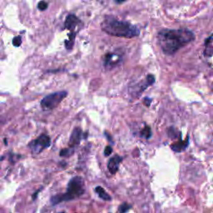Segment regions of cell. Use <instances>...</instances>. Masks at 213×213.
Masks as SVG:
<instances>
[{
  "label": "cell",
  "instance_id": "6da1fadb",
  "mask_svg": "<svg viewBox=\"0 0 213 213\" xmlns=\"http://www.w3.org/2000/svg\"><path fill=\"white\" fill-rule=\"evenodd\" d=\"M158 43L164 53L173 55L180 48L195 39V34L186 28L162 29L157 35Z\"/></svg>",
  "mask_w": 213,
  "mask_h": 213
},
{
  "label": "cell",
  "instance_id": "7a4b0ae2",
  "mask_svg": "<svg viewBox=\"0 0 213 213\" xmlns=\"http://www.w3.org/2000/svg\"><path fill=\"white\" fill-rule=\"evenodd\" d=\"M102 29L110 35L126 38H132L140 34V30L136 26L111 16H106L104 18L102 23Z\"/></svg>",
  "mask_w": 213,
  "mask_h": 213
},
{
  "label": "cell",
  "instance_id": "3957f363",
  "mask_svg": "<svg viewBox=\"0 0 213 213\" xmlns=\"http://www.w3.org/2000/svg\"><path fill=\"white\" fill-rule=\"evenodd\" d=\"M85 192L84 181L81 176H74L70 180L67 186V192L53 196L50 199V202L53 206L63 202H68L83 196Z\"/></svg>",
  "mask_w": 213,
  "mask_h": 213
},
{
  "label": "cell",
  "instance_id": "277c9868",
  "mask_svg": "<svg viewBox=\"0 0 213 213\" xmlns=\"http://www.w3.org/2000/svg\"><path fill=\"white\" fill-rule=\"evenodd\" d=\"M67 95L66 91H61L57 93H51L44 97L41 101V106L44 110H53L59 105Z\"/></svg>",
  "mask_w": 213,
  "mask_h": 213
},
{
  "label": "cell",
  "instance_id": "5b68a950",
  "mask_svg": "<svg viewBox=\"0 0 213 213\" xmlns=\"http://www.w3.org/2000/svg\"><path fill=\"white\" fill-rule=\"evenodd\" d=\"M51 145V138L47 134H42L38 138L31 141L28 144V147L33 154H39L43 150L49 147Z\"/></svg>",
  "mask_w": 213,
  "mask_h": 213
},
{
  "label": "cell",
  "instance_id": "8992f818",
  "mask_svg": "<svg viewBox=\"0 0 213 213\" xmlns=\"http://www.w3.org/2000/svg\"><path fill=\"white\" fill-rule=\"evenodd\" d=\"M86 135L87 133H83L81 128L76 127L75 129L73 130V133L71 134V136H70L69 146L71 147H74V146H77L81 142V140L86 137L85 136Z\"/></svg>",
  "mask_w": 213,
  "mask_h": 213
},
{
  "label": "cell",
  "instance_id": "52a82bcc",
  "mask_svg": "<svg viewBox=\"0 0 213 213\" xmlns=\"http://www.w3.org/2000/svg\"><path fill=\"white\" fill-rule=\"evenodd\" d=\"M122 161H123V156L119 155H115L109 160L107 163V168L111 174H116V172L118 171L119 165Z\"/></svg>",
  "mask_w": 213,
  "mask_h": 213
},
{
  "label": "cell",
  "instance_id": "ba28073f",
  "mask_svg": "<svg viewBox=\"0 0 213 213\" xmlns=\"http://www.w3.org/2000/svg\"><path fill=\"white\" fill-rule=\"evenodd\" d=\"M80 23H81V21L74 14H69L67 15L65 20L64 26H65V28L72 31L71 33H73V30H74V28L78 26Z\"/></svg>",
  "mask_w": 213,
  "mask_h": 213
},
{
  "label": "cell",
  "instance_id": "9c48e42d",
  "mask_svg": "<svg viewBox=\"0 0 213 213\" xmlns=\"http://www.w3.org/2000/svg\"><path fill=\"white\" fill-rule=\"evenodd\" d=\"M189 144V137H186V139L185 141H182V139H180L179 142L174 143L171 146V148L176 152H182L183 150H185Z\"/></svg>",
  "mask_w": 213,
  "mask_h": 213
},
{
  "label": "cell",
  "instance_id": "30bf717a",
  "mask_svg": "<svg viewBox=\"0 0 213 213\" xmlns=\"http://www.w3.org/2000/svg\"><path fill=\"white\" fill-rule=\"evenodd\" d=\"M95 192H96V193L98 195V196H99L100 198L103 199V201H107V202H109V201L112 200V197L110 196L109 194L107 192H106L105 190L103 189L102 186H97L96 188H95Z\"/></svg>",
  "mask_w": 213,
  "mask_h": 213
},
{
  "label": "cell",
  "instance_id": "8fae6325",
  "mask_svg": "<svg viewBox=\"0 0 213 213\" xmlns=\"http://www.w3.org/2000/svg\"><path fill=\"white\" fill-rule=\"evenodd\" d=\"M141 135H142V136L144 137V138L149 139L150 137L152 136V135L151 127H150L149 126H144V128H143V129L142 130V132H141Z\"/></svg>",
  "mask_w": 213,
  "mask_h": 213
},
{
  "label": "cell",
  "instance_id": "7c38bea8",
  "mask_svg": "<svg viewBox=\"0 0 213 213\" xmlns=\"http://www.w3.org/2000/svg\"><path fill=\"white\" fill-rule=\"evenodd\" d=\"M130 208H131V206L128 205L127 203H123V204L119 206V213H126L129 211Z\"/></svg>",
  "mask_w": 213,
  "mask_h": 213
},
{
  "label": "cell",
  "instance_id": "4fadbf2b",
  "mask_svg": "<svg viewBox=\"0 0 213 213\" xmlns=\"http://www.w3.org/2000/svg\"><path fill=\"white\" fill-rule=\"evenodd\" d=\"M73 153V149H63L60 152L59 155L62 156H68L72 155Z\"/></svg>",
  "mask_w": 213,
  "mask_h": 213
},
{
  "label": "cell",
  "instance_id": "5bb4252c",
  "mask_svg": "<svg viewBox=\"0 0 213 213\" xmlns=\"http://www.w3.org/2000/svg\"><path fill=\"white\" fill-rule=\"evenodd\" d=\"M22 43V39H21V37L20 36H17L15 37L13 40V46L15 47H19Z\"/></svg>",
  "mask_w": 213,
  "mask_h": 213
},
{
  "label": "cell",
  "instance_id": "9a60e30c",
  "mask_svg": "<svg viewBox=\"0 0 213 213\" xmlns=\"http://www.w3.org/2000/svg\"><path fill=\"white\" fill-rule=\"evenodd\" d=\"M176 133H177V131L174 129L173 127H171V128H169V130H168V135H169L170 137H172V138H176V137H177Z\"/></svg>",
  "mask_w": 213,
  "mask_h": 213
},
{
  "label": "cell",
  "instance_id": "2e32d148",
  "mask_svg": "<svg viewBox=\"0 0 213 213\" xmlns=\"http://www.w3.org/2000/svg\"><path fill=\"white\" fill-rule=\"evenodd\" d=\"M38 9L39 10L44 11V10L47 9V8H48V3H47L46 2H44V1H41V2L38 3Z\"/></svg>",
  "mask_w": 213,
  "mask_h": 213
},
{
  "label": "cell",
  "instance_id": "e0dca14e",
  "mask_svg": "<svg viewBox=\"0 0 213 213\" xmlns=\"http://www.w3.org/2000/svg\"><path fill=\"white\" fill-rule=\"evenodd\" d=\"M113 152V148L111 146H106L105 147V150H104V155L106 156H110L111 154Z\"/></svg>",
  "mask_w": 213,
  "mask_h": 213
},
{
  "label": "cell",
  "instance_id": "ac0fdd59",
  "mask_svg": "<svg viewBox=\"0 0 213 213\" xmlns=\"http://www.w3.org/2000/svg\"><path fill=\"white\" fill-rule=\"evenodd\" d=\"M152 98H149V97H146L145 99H144V104L146 105V106H150V104H151V103H152Z\"/></svg>",
  "mask_w": 213,
  "mask_h": 213
},
{
  "label": "cell",
  "instance_id": "d6986e66",
  "mask_svg": "<svg viewBox=\"0 0 213 213\" xmlns=\"http://www.w3.org/2000/svg\"><path fill=\"white\" fill-rule=\"evenodd\" d=\"M41 192V189H38V191H37L36 192L34 193V194H33V200H35L37 198V196H38V194Z\"/></svg>",
  "mask_w": 213,
  "mask_h": 213
},
{
  "label": "cell",
  "instance_id": "ffe728a7",
  "mask_svg": "<svg viewBox=\"0 0 213 213\" xmlns=\"http://www.w3.org/2000/svg\"><path fill=\"white\" fill-rule=\"evenodd\" d=\"M116 3H123L124 2H126V0H114Z\"/></svg>",
  "mask_w": 213,
  "mask_h": 213
},
{
  "label": "cell",
  "instance_id": "44dd1931",
  "mask_svg": "<svg viewBox=\"0 0 213 213\" xmlns=\"http://www.w3.org/2000/svg\"><path fill=\"white\" fill-rule=\"evenodd\" d=\"M58 213H65V212H58Z\"/></svg>",
  "mask_w": 213,
  "mask_h": 213
}]
</instances>
